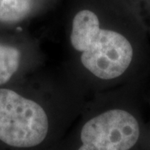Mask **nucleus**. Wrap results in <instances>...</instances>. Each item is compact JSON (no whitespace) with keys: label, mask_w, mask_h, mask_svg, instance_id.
I'll return each mask as SVG.
<instances>
[{"label":"nucleus","mask_w":150,"mask_h":150,"mask_svg":"<svg viewBox=\"0 0 150 150\" xmlns=\"http://www.w3.org/2000/svg\"><path fill=\"white\" fill-rule=\"evenodd\" d=\"M33 0H0V21L18 22L31 10Z\"/></svg>","instance_id":"obj_5"},{"label":"nucleus","mask_w":150,"mask_h":150,"mask_svg":"<svg viewBox=\"0 0 150 150\" xmlns=\"http://www.w3.org/2000/svg\"><path fill=\"white\" fill-rule=\"evenodd\" d=\"M137 119L123 109L103 112L83 125L79 150H129L139 138Z\"/></svg>","instance_id":"obj_3"},{"label":"nucleus","mask_w":150,"mask_h":150,"mask_svg":"<svg viewBox=\"0 0 150 150\" xmlns=\"http://www.w3.org/2000/svg\"><path fill=\"white\" fill-rule=\"evenodd\" d=\"M48 118L43 108L16 92L0 88V140L16 148H31L46 138Z\"/></svg>","instance_id":"obj_2"},{"label":"nucleus","mask_w":150,"mask_h":150,"mask_svg":"<svg viewBox=\"0 0 150 150\" xmlns=\"http://www.w3.org/2000/svg\"><path fill=\"white\" fill-rule=\"evenodd\" d=\"M71 44L81 53V62L97 78L110 80L123 74L132 62L134 50L123 34L100 27L93 11L76 13L70 34Z\"/></svg>","instance_id":"obj_1"},{"label":"nucleus","mask_w":150,"mask_h":150,"mask_svg":"<svg viewBox=\"0 0 150 150\" xmlns=\"http://www.w3.org/2000/svg\"><path fill=\"white\" fill-rule=\"evenodd\" d=\"M21 54L18 48L0 43V85L7 83L19 67Z\"/></svg>","instance_id":"obj_4"}]
</instances>
